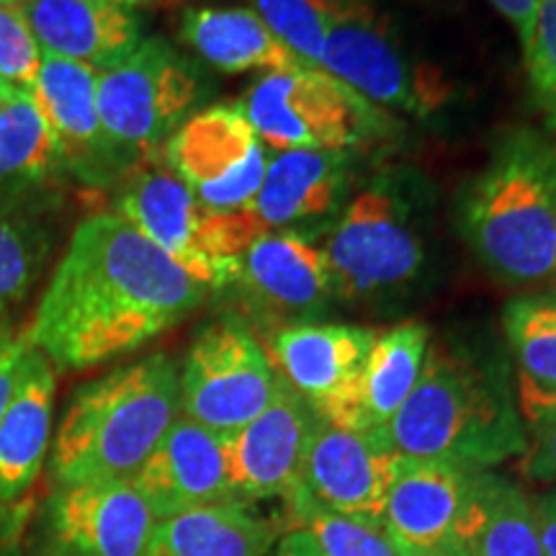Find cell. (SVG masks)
<instances>
[{
    "label": "cell",
    "instance_id": "obj_14",
    "mask_svg": "<svg viewBox=\"0 0 556 556\" xmlns=\"http://www.w3.org/2000/svg\"><path fill=\"white\" fill-rule=\"evenodd\" d=\"M400 462L381 433L348 430L319 417L299 486L328 510L379 523Z\"/></svg>",
    "mask_w": 556,
    "mask_h": 556
},
{
    "label": "cell",
    "instance_id": "obj_28",
    "mask_svg": "<svg viewBox=\"0 0 556 556\" xmlns=\"http://www.w3.org/2000/svg\"><path fill=\"white\" fill-rule=\"evenodd\" d=\"M503 330L518 366V381L556 394V291L507 302Z\"/></svg>",
    "mask_w": 556,
    "mask_h": 556
},
{
    "label": "cell",
    "instance_id": "obj_11",
    "mask_svg": "<svg viewBox=\"0 0 556 556\" xmlns=\"http://www.w3.org/2000/svg\"><path fill=\"white\" fill-rule=\"evenodd\" d=\"M157 518L129 479L54 486L37 556H148Z\"/></svg>",
    "mask_w": 556,
    "mask_h": 556
},
{
    "label": "cell",
    "instance_id": "obj_8",
    "mask_svg": "<svg viewBox=\"0 0 556 556\" xmlns=\"http://www.w3.org/2000/svg\"><path fill=\"white\" fill-rule=\"evenodd\" d=\"M199 99L197 67L163 39H142L135 52L96 75L101 127L124 155L163 144Z\"/></svg>",
    "mask_w": 556,
    "mask_h": 556
},
{
    "label": "cell",
    "instance_id": "obj_6",
    "mask_svg": "<svg viewBox=\"0 0 556 556\" xmlns=\"http://www.w3.org/2000/svg\"><path fill=\"white\" fill-rule=\"evenodd\" d=\"M238 106L261 142L281 152H351L389 129L384 111L317 65L263 75Z\"/></svg>",
    "mask_w": 556,
    "mask_h": 556
},
{
    "label": "cell",
    "instance_id": "obj_42",
    "mask_svg": "<svg viewBox=\"0 0 556 556\" xmlns=\"http://www.w3.org/2000/svg\"><path fill=\"white\" fill-rule=\"evenodd\" d=\"M0 3H3V0H0Z\"/></svg>",
    "mask_w": 556,
    "mask_h": 556
},
{
    "label": "cell",
    "instance_id": "obj_5",
    "mask_svg": "<svg viewBox=\"0 0 556 556\" xmlns=\"http://www.w3.org/2000/svg\"><path fill=\"white\" fill-rule=\"evenodd\" d=\"M417 178L389 170L348 204L323 248L332 296L348 304L400 294L426 266Z\"/></svg>",
    "mask_w": 556,
    "mask_h": 556
},
{
    "label": "cell",
    "instance_id": "obj_26",
    "mask_svg": "<svg viewBox=\"0 0 556 556\" xmlns=\"http://www.w3.org/2000/svg\"><path fill=\"white\" fill-rule=\"evenodd\" d=\"M428 345L430 332L420 323H405L377 336L353 397L332 426L381 433L413 394Z\"/></svg>",
    "mask_w": 556,
    "mask_h": 556
},
{
    "label": "cell",
    "instance_id": "obj_39",
    "mask_svg": "<svg viewBox=\"0 0 556 556\" xmlns=\"http://www.w3.org/2000/svg\"><path fill=\"white\" fill-rule=\"evenodd\" d=\"M18 88H13V86H9V83H3L0 80V111H3V106H5V101L11 99L13 93H16Z\"/></svg>",
    "mask_w": 556,
    "mask_h": 556
},
{
    "label": "cell",
    "instance_id": "obj_23",
    "mask_svg": "<svg viewBox=\"0 0 556 556\" xmlns=\"http://www.w3.org/2000/svg\"><path fill=\"white\" fill-rule=\"evenodd\" d=\"M448 556H546L533 503L497 471H471Z\"/></svg>",
    "mask_w": 556,
    "mask_h": 556
},
{
    "label": "cell",
    "instance_id": "obj_21",
    "mask_svg": "<svg viewBox=\"0 0 556 556\" xmlns=\"http://www.w3.org/2000/svg\"><path fill=\"white\" fill-rule=\"evenodd\" d=\"M45 54L80 62L96 73L114 67L142 41L135 9L106 0H21Z\"/></svg>",
    "mask_w": 556,
    "mask_h": 556
},
{
    "label": "cell",
    "instance_id": "obj_4",
    "mask_svg": "<svg viewBox=\"0 0 556 556\" xmlns=\"http://www.w3.org/2000/svg\"><path fill=\"white\" fill-rule=\"evenodd\" d=\"M462 232L497 281L533 287L556 274V144L505 135L462 199Z\"/></svg>",
    "mask_w": 556,
    "mask_h": 556
},
{
    "label": "cell",
    "instance_id": "obj_35",
    "mask_svg": "<svg viewBox=\"0 0 556 556\" xmlns=\"http://www.w3.org/2000/svg\"><path fill=\"white\" fill-rule=\"evenodd\" d=\"M31 348L29 332L26 330H11L0 328V420H3L5 407L13 397V389H16L21 364H24L26 351Z\"/></svg>",
    "mask_w": 556,
    "mask_h": 556
},
{
    "label": "cell",
    "instance_id": "obj_29",
    "mask_svg": "<svg viewBox=\"0 0 556 556\" xmlns=\"http://www.w3.org/2000/svg\"><path fill=\"white\" fill-rule=\"evenodd\" d=\"M283 503V526L307 531L325 556H405L377 520L351 518L317 505L302 486Z\"/></svg>",
    "mask_w": 556,
    "mask_h": 556
},
{
    "label": "cell",
    "instance_id": "obj_3",
    "mask_svg": "<svg viewBox=\"0 0 556 556\" xmlns=\"http://www.w3.org/2000/svg\"><path fill=\"white\" fill-rule=\"evenodd\" d=\"M178 413V364L168 353H152L88 381L70 397L52 435L54 486L131 479Z\"/></svg>",
    "mask_w": 556,
    "mask_h": 556
},
{
    "label": "cell",
    "instance_id": "obj_40",
    "mask_svg": "<svg viewBox=\"0 0 556 556\" xmlns=\"http://www.w3.org/2000/svg\"><path fill=\"white\" fill-rule=\"evenodd\" d=\"M106 3H116V5H127V9H135V5L152 3V0H106Z\"/></svg>",
    "mask_w": 556,
    "mask_h": 556
},
{
    "label": "cell",
    "instance_id": "obj_32",
    "mask_svg": "<svg viewBox=\"0 0 556 556\" xmlns=\"http://www.w3.org/2000/svg\"><path fill=\"white\" fill-rule=\"evenodd\" d=\"M518 409L526 428L523 471L533 482L556 486V394L518 381Z\"/></svg>",
    "mask_w": 556,
    "mask_h": 556
},
{
    "label": "cell",
    "instance_id": "obj_15",
    "mask_svg": "<svg viewBox=\"0 0 556 556\" xmlns=\"http://www.w3.org/2000/svg\"><path fill=\"white\" fill-rule=\"evenodd\" d=\"M235 283L255 317L281 328L309 325L336 299L323 248L296 232L261 235L242 253Z\"/></svg>",
    "mask_w": 556,
    "mask_h": 556
},
{
    "label": "cell",
    "instance_id": "obj_37",
    "mask_svg": "<svg viewBox=\"0 0 556 556\" xmlns=\"http://www.w3.org/2000/svg\"><path fill=\"white\" fill-rule=\"evenodd\" d=\"M490 3L510 21L513 29L518 31L520 45H526V41L531 39L533 21H536L539 0H490Z\"/></svg>",
    "mask_w": 556,
    "mask_h": 556
},
{
    "label": "cell",
    "instance_id": "obj_16",
    "mask_svg": "<svg viewBox=\"0 0 556 556\" xmlns=\"http://www.w3.org/2000/svg\"><path fill=\"white\" fill-rule=\"evenodd\" d=\"M96 75L80 62L45 54L29 96L58 137L65 170L88 186H106L127 168V155L101 127Z\"/></svg>",
    "mask_w": 556,
    "mask_h": 556
},
{
    "label": "cell",
    "instance_id": "obj_20",
    "mask_svg": "<svg viewBox=\"0 0 556 556\" xmlns=\"http://www.w3.org/2000/svg\"><path fill=\"white\" fill-rule=\"evenodd\" d=\"M469 479L471 469L402 456L379 520L394 546L405 556H448Z\"/></svg>",
    "mask_w": 556,
    "mask_h": 556
},
{
    "label": "cell",
    "instance_id": "obj_9",
    "mask_svg": "<svg viewBox=\"0 0 556 556\" xmlns=\"http://www.w3.org/2000/svg\"><path fill=\"white\" fill-rule=\"evenodd\" d=\"M325 50L319 67L381 109L428 116L446 103L435 70L413 62L364 0H325Z\"/></svg>",
    "mask_w": 556,
    "mask_h": 556
},
{
    "label": "cell",
    "instance_id": "obj_1",
    "mask_svg": "<svg viewBox=\"0 0 556 556\" xmlns=\"http://www.w3.org/2000/svg\"><path fill=\"white\" fill-rule=\"evenodd\" d=\"M204 296V283L127 219L93 214L75 227L26 332L54 366L90 368L176 328Z\"/></svg>",
    "mask_w": 556,
    "mask_h": 556
},
{
    "label": "cell",
    "instance_id": "obj_24",
    "mask_svg": "<svg viewBox=\"0 0 556 556\" xmlns=\"http://www.w3.org/2000/svg\"><path fill=\"white\" fill-rule=\"evenodd\" d=\"M180 37L219 73H294L312 62L291 52L253 9L199 5L180 16Z\"/></svg>",
    "mask_w": 556,
    "mask_h": 556
},
{
    "label": "cell",
    "instance_id": "obj_36",
    "mask_svg": "<svg viewBox=\"0 0 556 556\" xmlns=\"http://www.w3.org/2000/svg\"><path fill=\"white\" fill-rule=\"evenodd\" d=\"M533 516H536L544 554L556 556V486L533 500Z\"/></svg>",
    "mask_w": 556,
    "mask_h": 556
},
{
    "label": "cell",
    "instance_id": "obj_7",
    "mask_svg": "<svg viewBox=\"0 0 556 556\" xmlns=\"http://www.w3.org/2000/svg\"><path fill=\"white\" fill-rule=\"evenodd\" d=\"M178 384L184 417L229 435L268 407L278 371L253 325L240 315H222L197 332L178 368Z\"/></svg>",
    "mask_w": 556,
    "mask_h": 556
},
{
    "label": "cell",
    "instance_id": "obj_30",
    "mask_svg": "<svg viewBox=\"0 0 556 556\" xmlns=\"http://www.w3.org/2000/svg\"><path fill=\"white\" fill-rule=\"evenodd\" d=\"M45 229L0 201V317L29 294L47 258Z\"/></svg>",
    "mask_w": 556,
    "mask_h": 556
},
{
    "label": "cell",
    "instance_id": "obj_41",
    "mask_svg": "<svg viewBox=\"0 0 556 556\" xmlns=\"http://www.w3.org/2000/svg\"><path fill=\"white\" fill-rule=\"evenodd\" d=\"M554 281H556V274H554Z\"/></svg>",
    "mask_w": 556,
    "mask_h": 556
},
{
    "label": "cell",
    "instance_id": "obj_38",
    "mask_svg": "<svg viewBox=\"0 0 556 556\" xmlns=\"http://www.w3.org/2000/svg\"><path fill=\"white\" fill-rule=\"evenodd\" d=\"M268 556H325L315 544V539L307 531H299V528H289L283 531V536L276 541V546L270 548Z\"/></svg>",
    "mask_w": 556,
    "mask_h": 556
},
{
    "label": "cell",
    "instance_id": "obj_10",
    "mask_svg": "<svg viewBox=\"0 0 556 556\" xmlns=\"http://www.w3.org/2000/svg\"><path fill=\"white\" fill-rule=\"evenodd\" d=\"M170 173L208 212H240L253 204L268 160L261 137L240 106H208L165 139Z\"/></svg>",
    "mask_w": 556,
    "mask_h": 556
},
{
    "label": "cell",
    "instance_id": "obj_18",
    "mask_svg": "<svg viewBox=\"0 0 556 556\" xmlns=\"http://www.w3.org/2000/svg\"><path fill=\"white\" fill-rule=\"evenodd\" d=\"M379 332L356 325H291L270 336L276 371L328 422L353 397Z\"/></svg>",
    "mask_w": 556,
    "mask_h": 556
},
{
    "label": "cell",
    "instance_id": "obj_12",
    "mask_svg": "<svg viewBox=\"0 0 556 556\" xmlns=\"http://www.w3.org/2000/svg\"><path fill=\"white\" fill-rule=\"evenodd\" d=\"M54 394V364L31 345L0 420V548L16 541L31 518L34 486L52 446Z\"/></svg>",
    "mask_w": 556,
    "mask_h": 556
},
{
    "label": "cell",
    "instance_id": "obj_17",
    "mask_svg": "<svg viewBox=\"0 0 556 556\" xmlns=\"http://www.w3.org/2000/svg\"><path fill=\"white\" fill-rule=\"evenodd\" d=\"M116 214L170 255L208 289L235 283L238 274L208 250V208L168 170H142L116 193Z\"/></svg>",
    "mask_w": 556,
    "mask_h": 556
},
{
    "label": "cell",
    "instance_id": "obj_34",
    "mask_svg": "<svg viewBox=\"0 0 556 556\" xmlns=\"http://www.w3.org/2000/svg\"><path fill=\"white\" fill-rule=\"evenodd\" d=\"M523 58L533 93L556 131V0H539L531 39L523 45Z\"/></svg>",
    "mask_w": 556,
    "mask_h": 556
},
{
    "label": "cell",
    "instance_id": "obj_33",
    "mask_svg": "<svg viewBox=\"0 0 556 556\" xmlns=\"http://www.w3.org/2000/svg\"><path fill=\"white\" fill-rule=\"evenodd\" d=\"M41 47L26 21L21 0L0 3V80L29 93L41 67Z\"/></svg>",
    "mask_w": 556,
    "mask_h": 556
},
{
    "label": "cell",
    "instance_id": "obj_31",
    "mask_svg": "<svg viewBox=\"0 0 556 556\" xmlns=\"http://www.w3.org/2000/svg\"><path fill=\"white\" fill-rule=\"evenodd\" d=\"M253 11L291 52L319 67L325 50V0H253Z\"/></svg>",
    "mask_w": 556,
    "mask_h": 556
},
{
    "label": "cell",
    "instance_id": "obj_22",
    "mask_svg": "<svg viewBox=\"0 0 556 556\" xmlns=\"http://www.w3.org/2000/svg\"><path fill=\"white\" fill-rule=\"evenodd\" d=\"M348 150H291L268 163L250 214L266 232L336 212L351 186Z\"/></svg>",
    "mask_w": 556,
    "mask_h": 556
},
{
    "label": "cell",
    "instance_id": "obj_13",
    "mask_svg": "<svg viewBox=\"0 0 556 556\" xmlns=\"http://www.w3.org/2000/svg\"><path fill=\"white\" fill-rule=\"evenodd\" d=\"M319 415L278 374L268 407L235 433L225 435L229 490L238 503L287 500L299 484Z\"/></svg>",
    "mask_w": 556,
    "mask_h": 556
},
{
    "label": "cell",
    "instance_id": "obj_2",
    "mask_svg": "<svg viewBox=\"0 0 556 556\" xmlns=\"http://www.w3.org/2000/svg\"><path fill=\"white\" fill-rule=\"evenodd\" d=\"M407 458L486 471L526 454V428L503 353L430 343L420 379L381 430Z\"/></svg>",
    "mask_w": 556,
    "mask_h": 556
},
{
    "label": "cell",
    "instance_id": "obj_27",
    "mask_svg": "<svg viewBox=\"0 0 556 556\" xmlns=\"http://www.w3.org/2000/svg\"><path fill=\"white\" fill-rule=\"evenodd\" d=\"M65 170L58 137L26 90L0 111V186L29 189Z\"/></svg>",
    "mask_w": 556,
    "mask_h": 556
},
{
    "label": "cell",
    "instance_id": "obj_19",
    "mask_svg": "<svg viewBox=\"0 0 556 556\" xmlns=\"http://www.w3.org/2000/svg\"><path fill=\"white\" fill-rule=\"evenodd\" d=\"M157 520L193 507L232 503L225 435L178 415L142 469L129 479Z\"/></svg>",
    "mask_w": 556,
    "mask_h": 556
},
{
    "label": "cell",
    "instance_id": "obj_25",
    "mask_svg": "<svg viewBox=\"0 0 556 556\" xmlns=\"http://www.w3.org/2000/svg\"><path fill=\"white\" fill-rule=\"evenodd\" d=\"M283 531V518L232 500L157 520L148 556H268Z\"/></svg>",
    "mask_w": 556,
    "mask_h": 556
}]
</instances>
